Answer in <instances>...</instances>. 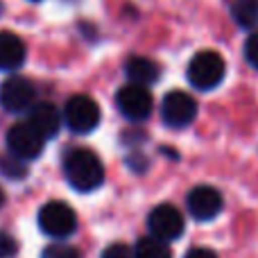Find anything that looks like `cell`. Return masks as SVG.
Instances as JSON below:
<instances>
[{
	"mask_svg": "<svg viewBox=\"0 0 258 258\" xmlns=\"http://www.w3.org/2000/svg\"><path fill=\"white\" fill-rule=\"evenodd\" d=\"M27 122L48 141V138L57 136L61 129V113L52 102H34L30 109Z\"/></svg>",
	"mask_w": 258,
	"mask_h": 258,
	"instance_id": "obj_11",
	"label": "cell"
},
{
	"mask_svg": "<svg viewBox=\"0 0 258 258\" xmlns=\"http://www.w3.org/2000/svg\"><path fill=\"white\" fill-rule=\"evenodd\" d=\"M188 213L200 222H209V220L218 218L224 209V200L220 195L218 188L213 186H195L186 197Z\"/></svg>",
	"mask_w": 258,
	"mask_h": 258,
	"instance_id": "obj_10",
	"label": "cell"
},
{
	"mask_svg": "<svg viewBox=\"0 0 258 258\" xmlns=\"http://www.w3.org/2000/svg\"><path fill=\"white\" fill-rule=\"evenodd\" d=\"M25 43L14 32H0V71H18L25 61Z\"/></svg>",
	"mask_w": 258,
	"mask_h": 258,
	"instance_id": "obj_12",
	"label": "cell"
},
{
	"mask_svg": "<svg viewBox=\"0 0 258 258\" xmlns=\"http://www.w3.org/2000/svg\"><path fill=\"white\" fill-rule=\"evenodd\" d=\"M132 254L134 258H172V249H170L168 242L159 240L154 236H145L136 242Z\"/></svg>",
	"mask_w": 258,
	"mask_h": 258,
	"instance_id": "obj_14",
	"label": "cell"
},
{
	"mask_svg": "<svg viewBox=\"0 0 258 258\" xmlns=\"http://www.w3.org/2000/svg\"><path fill=\"white\" fill-rule=\"evenodd\" d=\"M39 229L54 240H66L77 229V215L66 202H48L39 211Z\"/></svg>",
	"mask_w": 258,
	"mask_h": 258,
	"instance_id": "obj_3",
	"label": "cell"
},
{
	"mask_svg": "<svg viewBox=\"0 0 258 258\" xmlns=\"http://www.w3.org/2000/svg\"><path fill=\"white\" fill-rule=\"evenodd\" d=\"M100 118H102V111H100L98 102L91 95H73L63 107L61 120H66L71 132L89 134L100 125Z\"/></svg>",
	"mask_w": 258,
	"mask_h": 258,
	"instance_id": "obj_4",
	"label": "cell"
},
{
	"mask_svg": "<svg viewBox=\"0 0 258 258\" xmlns=\"http://www.w3.org/2000/svg\"><path fill=\"white\" fill-rule=\"evenodd\" d=\"M125 73L129 77V84L150 86L152 82L159 80L161 68H159V63L147 57H129L125 63Z\"/></svg>",
	"mask_w": 258,
	"mask_h": 258,
	"instance_id": "obj_13",
	"label": "cell"
},
{
	"mask_svg": "<svg viewBox=\"0 0 258 258\" xmlns=\"http://www.w3.org/2000/svg\"><path fill=\"white\" fill-rule=\"evenodd\" d=\"M102 258H134V254L127 245H122V242H113V245H109L107 249L102 251Z\"/></svg>",
	"mask_w": 258,
	"mask_h": 258,
	"instance_id": "obj_20",
	"label": "cell"
},
{
	"mask_svg": "<svg viewBox=\"0 0 258 258\" xmlns=\"http://www.w3.org/2000/svg\"><path fill=\"white\" fill-rule=\"evenodd\" d=\"M186 258H218V256H215V251L206 249V247H195V249L188 251Z\"/></svg>",
	"mask_w": 258,
	"mask_h": 258,
	"instance_id": "obj_21",
	"label": "cell"
},
{
	"mask_svg": "<svg viewBox=\"0 0 258 258\" xmlns=\"http://www.w3.org/2000/svg\"><path fill=\"white\" fill-rule=\"evenodd\" d=\"M41 258H82V254L77 247L68 245V242H52L43 249Z\"/></svg>",
	"mask_w": 258,
	"mask_h": 258,
	"instance_id": "obj_17",
	"label": "cell"
},
{
	"mask_svg": "<svg viewBox=\"0 0 258 258\" xmlns=\"http://www.w3.org/2000/svg\"><path fill=\"white\" fill-rule=\"evenodd\" d=\"M224 75H227V63L215 50H200L186 68L188 82L197 91H213L215 86L222 84Z\"/></svg>",
	"mask_w": 258,
	"mask_h": 258,
	"instance_id": "obj_2",
	"label": "cell"
},
{
	"mask_svg": "<svg viewBox=\"0 0 258 258\" xmlns=\"http://www.w3.org/2000/svg\"><path fill=\"white\" fill-rule=\"evenodd\" d=\"M0 172L9 179H23L27 174V165H25V161L7 154V156H0Z\"/></svg>",
	"mask_w": 258,
	"mask_h": 258,
	"instance_id": "obj_16",
	"label": "cell"
},
{
	"mask_svg": "<svg viewBox=\"0 0 258 258\" xmlns=\"http://www.w3.org/2000/svg\"><path fill=\"white\" fill-rule=\"evenodd\" d=\"M45 138L36 132L30 122H16L14 127H9L7 132V150L12 156L21 161H32L43 152Z\"/></svg>",
	"mask_w": 258,
	"mask_h": 258,
	"instance_id": "obj_5",
	"label": "cell"
},
{
	"mask_svg": "<svg viewBox=\"0 0 258 258\" xmlns=\"http://www.w3.org/2000/svg\"><path fill=\"white\" fill-rule=\"evenodd\" d=\"M231 16L240 27H251L258 25V0H233L231 3Z\"/></svg>",
	"mask_w": 258,
	"mask_h": 258,
	"instance_id": "obj_15",
	"label": "cell"
},
{
	"mask_svg": "<svg viewBox=\"0 0 258 258\" xmlns=\"http://www.w3.org/2000/svg\"><path fill=\"white\" fill-rule=\"evenodd\" d=\"M5 204V192H3V188H0V206Z\"/></svg>",
	"mask_w": 258,
	"mask_h": 258,
	"instance_id": "obj_22",
	"label": "cell"
},
{
	"mask_svg": "<svg viewBox=\"0 0 258 258\" xmlns=\"http://www.w3.org/2000/svg\"><path fill=\"white\" fill-rule=\"evenodd\" d=\"M183 227H186V222H183L181 211L172 204H161L147 215L150 236L159 238L163 242H172L177 238H181Z\"/></svg>",
	"mask_w": 258,
	"mask_h": 258,
	"instance_id": "obj_6",
	"label": "cell"
},
{
	"mask_svg": "<svg viewBox=\"0 0 258 258\" xmlns=\"http://www.w3.org/2000/svg\"><path fill=\"white\" fill-rule=\"evenodd\" d=\"M34 3H36V0H34Z\"/></svg>",
	"mask_w": 258,
	"mask_h": 258,
	"instance_id": "obj_23",
	"label": "cell"
},
{
	"mask_svg": "<svg viewBox=\"0 0 258 258\" xmlns=\"http://www.w3.org/2000/svg\"><path fill=\"white\" fill-rule=\"evenodd\" d=\"M63 177L75 190L91 192L102 186L104 165L95 152L77 147V150H71L63 156Z\"/></svg>",
	"mask_w": 258,
	"mask_h": 258,
	"instance_id": "obj_1",
	"label": "cell"
},
{
	"mask_svg": "<svg viewBox=\"0 0 258 258\" xmlns=\"http://www.w3.org/2000/svg\"><path fill=\"white\" fill-rule=\"evenodd\" d=\"M116 107L127 120L141 122L152 113L154 102H152V95L145 86L127 84L116 93Z\"/></svg>",
	"mask_w": 258,
	"mask_h": 258,
	"instance_id": "obj_9",
	"label": "cell"
},
{
	"mask_svg": "<svg viewBox=\"0 0 258 258\" xmlns=\"http://www.w3.org/2000/svg\"><path fill=\"white\" fill-rule=\"evenodd\" d=\"M245 59L249 66H254L258 71V30L254 34H249V39L245 41Z\"/></svg>",
	"mask_w": 258,
	"mask_h": 258,
	"instance_id": "obj_19",
	"label": "cell"
},
{
	"mask_svg": "<svg viewBox=\"0 0 258 258\" xmlns=\"http://www.w3.org/2000/svg\"><path fill=\"white\" fill-rule=\"evenodd\" d=\"M18 251V242L12 233L0 231V258H14Z\"/></svg>",
	"mask_w": 258,
	"mask_h": 258,
	"instance_id": "obj_18",
	"label": "cell"
},
{
	"mask_svg": "<svg viewBox=\"0 0 258 258\" xmlns=\"http://www.w3.org/2000/svg\"><path fill=\"white\" fill-rule=\"evenodd\" d=\"M36 102V89L27 77L14 75L3 82L0 86V104L9 113H23L30 111L32 104Z\"/></svg>",
	"mask_w": 258,
	"mask_h": 258,
	"instance_id": "obj_7",
	"label": "cell"
},
{
	"mask_svg": "<svg viewBox=\"0 0 258 258\" xmlns=\"http://www.w3.org/2000/svg\"><path fill=\"white\" fill-rule=\"evenodd\" d=\"M197 116V102L186 91H172L161 102V118L168 127L183 129L188 127Z\"/></svg>",
	"mask_w": 258,
	"mask_h": 258,
	"instance_id": "obj_8",
	"label": "cell"
}]
</instances>
